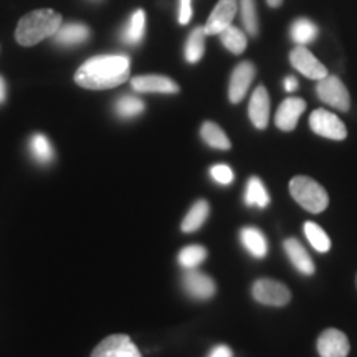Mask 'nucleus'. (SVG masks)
Here are the masks:
<instances>
[{"instance_id": "13", "label": "nucleus", "mask_w": 357, "mask_h": 357, "mask_svg": "<svg viewBox=\"0 0 357 357\" xmlns=\"http://www.w3.org/2000/svg\"><path fill=\"white\" fill-rule=\"evenodd\" d=\"M131 86L137 93H164V95L178 93V84L174 79L160 77V75H146V77L132 78Z\"/></svg>"}, {"instance_id": "21", "label": "nucleus", "mask_w": 357, "mask_h": 357, "mask_svg": "<svg viewBox=\"0 0 357 357\" xmlns=\"http://www.w3.org/2000/svg\"><path fill=\"white\" fill-rule=\"evenodd\" d=\"M200 136L205 141V144L215 147V149H230V139L227 137V134L223 132V129L218 126V124L207 121L202 124V129H200Z\"/></svg>"}, {"instance_id": "20", "label": "nucleus", "mask_w": 357, "mask_h": 357, "mask_svg": "<svg viewBox=\"0 0 357 357\" xmlns=\"http://www.w3.org/2000/svg\"><path fill=\"white\" fill-rule=\"evenodd\" d=\"M218 35H220V42L223 47L234 53V55H240V53H243L245 48H247V35H245L243 30L238 29V26H227V29Z\"/></svg>"}, {"instance_id": "24", "label": "nucleus", "mask_w": 357, "mask_h": 357, "mask_svg": "<svg viewBox=\"0 0 357 357\" xmlns=\"http://www.w3.org/2000/svg\"><path fill=\"white\" fill-rule=\"evenodd\" d=\"M289 33H291V38L294 43L303 45V47H305V45L311 43L312 40L318 37V26L307 19H298L293 22L291 29H289Z\"/></svg>"}, {"instance_id": "1", "label": "nucleus", "mask_w": 357, "mask_h": 357, "mask_svg": "<svg viewBox=\"0 0 357 357\" xmlns=\"http://www.w3.org/2000/svg\"><path fill=\"white\" fill-rule=\"evenodd\" d=\"M131 60L124 55L93 56L79 66L75 82L86 89H109L129 78Z\"/></svg>"}, {"instance_id": "33", "label": "nucleus", "mask_w": 357, "mask_h": 357, "mask_svg": "<svg viewBox=\"0 0 357 357\" xmlns=\"http://www.w3.org/2000/svg\"><path fill=\"white\" fill-rule=\"evenodd\" d=\"M211 357H234V352L229 346H217L215 349L212 351Z\"/></svg>"}, {"instance_id": "5", "label": "nucleus", "mask_w": 357, "mask_h": 357, "mask_svg": "<svg viewBox=\"0 0 357 357\" xmlns=\"http://www.w3.org/2000/svg\"><path fill=\"white\" fill-rule=\"evenodd\" d=\"M310 126L312 132L321 137L333 141H342L347 137V129L344 123L336 114L328 109H316L310 116Z\"/></svg>"}, {"instance_id": "18", "label": "nucleus", "mask_w": 357, "mask_h": 357, "mask_svg": "<svg viewBox=\"0 0 357 357\" xmlns=\"http://www.w3.org/2000/svg\"><path fill=\"white\" fill-rule=\"evenodd\" d=\"M88 38H89V29L86 25H82V24H68L65 26H60L58 32L55 33V42L58 45H65V47L83 43L86 42Z\"/></svg>"}, {"instance_id": "2", "label": "nucleus", "mask_w": 357, "mask_h": 357, "mask_svg": "<svg viewBox=\"0 0 357 357\" xmlns=\"http://www.w3.org/2000/svg\"><path fill=\"white\" fill-rule=\"evenodd\" d=\"M61 15L55 10H35L25 15L24 19L19 22L15 30L17 42L24 47H32L42 42V40L52 37L58 32L61 26Z\"/></svg>"}, {"instance_id": "3", "label": "nucleus", "mask_w": 357, "mask_h": 357, "mask_svg": "<svg viewBox=\"0 0 357 357\" xmlns=\"http://www.w3.org/2000/svg\"><path fill=\"white\" fill-rule=\"evenodd\" d=\"M289 194L305 211L311 213H321L328 208V192L314 178L307 176L293 177L289 182Z\"/></svg>"}, {"instance_id": "16", "label": "nucleus", "mask_w": 357, "mask_h": 357, "mask_svg": "<svg viewBox=\"0 0 357 357\" xmlns=\"http://www.w3.org/2000/svg\"><path fill=\"white\" fill-rule=\"evenodd\" d=\"M284 252L289 258V261L293 263L294 268L303 275H312L314 273V263H312L310 253L306 252V248L298 242L296 238H288L284 240Z\"/></svg>"}, {"instance_id": "6", "label": "nucleus", "mask_w": 357, "mask_h": 357, "mask_svg": "<svg viewBox=\"0 0 357 357\" xmlns=\"http://www.w3.org/2000/svg\"><path fill=\"white\" fill-rule=\"evenodd\" d=\"M253 298L266 306H284L291 300V293L283 283L275 280L261 278L255 281L252 288Z\"/></svg>"}, {"instance_id": "30", "label": "nucleus", "mask_w": 357, "mask_h": 357, "mask_svg": "<svg viewBox=\"0 0 357 357\" xmlns=\"http://www.w3.org/2000/svg\"><path fill=\"white\" fill-rule=\"evenodd\" d=\"M144 102L136 96H121L116 101V113L121 118H134L144 111Z\"/></svg>"}, {"instance_id": "12", "label": "nucleus", "mask_w": 357, "mask_h": 357, "mask_svg": "<svg viewBox=\"0 0 357 357\" xmlns=\"http://www.w3.org/2000/svg\"><path fill=\"white\" fill-rule=\"evenodd\" d=\"M306 109V102L301 98H287L280 105L278 111H276L275 116V123L276 128L281 129V131L289 132L296 128L298 119L300 116L305 113Z\"/></svg>"}, {"instance_id": "10", "label": "nucleus", "mask_w": 357, "mask_h": 357, "mask_svg": "<svg viewBox=\"0 0 357 357\" xmlns=\"http://www.w3.org/2000/svg\"><path fill=\"white\" fill-rule=\"evenodd\" d=\"M349 339L339 329H326L318 337V352L321 357H346L349 354Z\"/></svg>"}, {"instance_id": "35", "label": "nucleus", "mask_w": 357, "mask_h": 357, "mask_svg": "<svg viewBox=\"0 0 357 357\" xmlns=\"http://www.w3.org/2000/svg\"><path fill=\"white\" fill-rule=\"evenodd\" d=\"M6 95H7V89H6V82L3 78L0 77V102L6 101Z\"/></svg>"}, {"instance_id": "22", "label": "nucleus", "mask_w": 357, "mask_h": 357, "mask_svg": "<svg viewBox=\"0 0 357 357\" xmlns=\"http://www.w3.org/2000/svg\"><path fill=\"white\" fill-rule=\"evenodd\" d=\"M245 202L248 207H260L265 208L270 204V195H268L266 187L258 177H252L247 184V190H245Z\"/></svg>"}, {"instance_id": "19", "label": "nucleus", "mask_w": 357, "mask_h": 357, "mask_svg": "<svg viewBox=\"0 0 357 357\" xmlns=\"http://www.w3.org/2000/svg\"><path fill=\"white\" fill-rule=\"evenodd\" d=\"M208 213H211V207H208L207 200H197V202L192 205L184 220H182V231L192 234V231L199 230L204 225V222L207 220Z\"/></svg>"}, {"instance_id": "17", "label": "nucleus", "mask_w": 357, "mask_h": 357, "mask_svg": "<svg viewBox=\"0 0 357 357\" xmlns=\"http://www.w3.org/2000/svg\"><path fill=\"white\" fill-rule=\"evenodd\" d=\"M240 240H242L243 247L252 253L253 257L263 258L268 252V242L266 236L263 235V231L257 227H245L240 231Z\"/></svg>"}, {"instance_id": "36", "label": "nucleus", "mask_w": 357, "mask_h": 357, "mask_svg": "<svg viewBox=\"0 0 357 357\" xmlns=\"http://www.w3.org/2000/svg\"><path fill=\"white\" fill-rule=\"evenodd\" d=\"M266 2L270 7H280L283 3V0H266Z\"/></svg>"}, {"instance_id": "11", "label": "nucleus", "mask_w": 357, "mask_h": 357, "mask_svg": "<svg viewBox=\"0 0 357 357\" xmlns=\"http://www.w3.org/2000/svg\"><path fill=\"white\" fill-rule=\"evenodd\" d=\"M253 78H255V65L253 63L242 61V63L235 66L229 84V98L231 102H240L243 100Z\"/></svg>"}, {"instance_id": "26", "label": "nucleus", "mask_w": 357, "mask_h": 357, "mask_svg": "<svg viewBox=\"0 0 357 357\" xmlns=\"http://www.w3.org/2000/svg\"><path fill=\"white\" fill-rule=\"evenodd\" d=\"M305 235L307 242L311 243V247L319 253H328L331 250V240L326 231L321 229L318 223L314 222H306L305 223Z\"/></svg>"}, {"instance_id": "8", "label": "nucleus", "mask_w": 357, "mask_h": 357, "mask_svg": "<svg viewBox=\"0 0 357 357\" xmlns=\"http://www.w3.org/2000/svg\"><path fill=\"white\" fill-rule=\"evenodd\" d=\"M91 357H141V352L126 334H113L95 347Z\"/></svg>"}, {"instance_id": "32", "label": "nucleus", "mask_w": 357, "mask_h": 357, "mask_svg": "<svg viewBox=\"0 0 357 357\" xmlns=\"http://www.w3.org/2000/svg\"><path fill=\"white\" fill-rule=\"evenodd\" d=\"M192 19V0L178 2V24L187 25Z\"/></svg>"}, {"instance_id": "14", "label": "nucleus", "mask_w": 357, "mask_h": 357, "mask_svg": "<svg viewBox=\"0 0 357 357\" xmlns=\"http://www.w3.org/2000/svg\"><path fill=\"white\" fill-rule=\"evenodd\" d=\"M248 116L257 129H265L270 121V95L265 86H257L248 105Z\"/></svg>"}, {"instance_id": "27", "label": "nucleus", "mask_w": 357, "mask_h": 357, "mask_svg": "<svg viewBox=\"0 0 357 357\" xmlns=\"http://www.w3.org/2000/svg\"><path fill=\"white\" fill-rule=\"evenodd\" d=\"M240 12H242V22L245 26V32L252 37H257L258 29V12H257V2L255 0H240Z\"/></svg>"}, {"instance_id": "28", "label": "nucleus", "mask_w": 357, "mask_h": 357, "mask_svg": "<svg viewBox=\"0 0 357 357\" xmlns=\"http://www.w3.org/2000/svg\"><path fill=\"white\" fill-rule=\"evenodd\" d=\"M30 151H32L33 158L42 164L50 162L53 159V147L43 134H35L32 139H30Z\"/></svg>"}, {"instance_id": "25", "label": "nucleus", "mask_w": 357, "mask_h": 357, "mask_svg": "<svg viewBox=\"0 0 357 357\" xmlns=\"http://www.w3.org/2000/svg\"><path fill=\"white\" fill-rule=\"evenodd\" d=\"M205 52V30L204 26H197L192 30L189 40L185 43V60L189 63H197Z\"/></svg>"}, {"instance_id": "34", "label": "nucleus", "mask_w": 357, "mask_h": 357, "mask_svg": "<svg viewBox=\"0 0 357 357\" xmlns=\"http://www.w3.org/2000/svg\"><path fill=\"white\" fill-rule=\"evenodd\" d=\"M284 89H287L288 93H293L298 89V79L294 77H288L284 79Z\"/></svg>"}, {"instance_id": "23", "label": "nucleus", "mask_w": 357, "mask_h": 357, "mask_svg": "<svg viewBox=\"0 0 357 357\" xmlns=\"http://www.w3.org/2000/svg\"><path fill=\"white\" fill-rule=\"evenodd\" d=\"M146 33V12L144 10H136L132 13V17L129 19L126 29L123 32L124 42L129 45H137L144 38Z\"/></svg>"}, {"instance_id": "29", "label": "nucleus", "mask_w": 357, "mask_h": 357, "mask_svg": "<svg viewBox=\"0 0 357 357\" xmlns=\"http://www.w3.org/2000/svg\"><path fill=\"white\" fill-rule=\"evenodd\" d=\"M205 257H207V250L200 247V245H190V247L181 250V253H178V263L187 268V270H192V268L199 266L205 260Z\"/></svg>"}, {"instance_id": "37", "label": "nucleus", "mask_w": 357, "mask_h": 357, "mask_svg": "<svg viewBox=\"0 0 357 357\" xmlns=\"http://www.w3.org/2000/svg\"><path fill=\"white\" fill-rule=\"evenodd\" d=\"M356 284H357V276H356Z\"/></svg>"}, {"instance_id": "4", "label": "nucleus", "mask_w": 357, "mask_h": 357, "mask_svg": "<svg viewBox=\"0 0 357 357\" xmlns=\"http://www.w3.org/2000/svg\"><path fill=\"white\" fill-rule=\"evenodd\" d=\"M319 100L329 105L334 109L339 111H349L351 108V96L344 83L337 77L328 75V77L319 79L318 86H316Z\"/></svg>"}, {"instance_id": "9", "label": "nucleus", "mask_w": 357, "mask_h": 357, "mask_svg": "<svg viewBox=\"0 0 357 357\" xmlns=\"http://www.w3.org/2000/svg\"><path fill=\"white\" fill-rule=\"evenodd\" d=\"M236 10H238V2L236 0H218V3L213 8L207 24L204 25L205 35H218L227 26L231 25Z\"/></svg>"}, {"instance_id": "7", "label": "nucleus", "mask_w": 357, "mask_h": 357, "mask_svg": "<svg viewBox=\"0 0 357 357\" xmlns=\"http://www.w3.org/2000/svg\"><path fill=\"white\" fill-rule=\"evenodd\" d=\"M289 61H291L294 70L300 71V73L305 75L306 78L319 82V79L328 77L326 66L321 63L318 58L312 55L306 47H303V45H298V47L289 53Z\"/></svg>"}, {"instance_id": "31", "label": "nucleus", "mask_w": 357, "mask_h": 357, "mask_svg": "<svg viewBox=\"0 0 357 357\" xmlns=\"http://www.w3.org/2000/svg\"><path fill=\"white\" fill-rule=\"evenodd\" d=\"M211 174L218 184L222 185H229L231 184V181H234V171H231L229 166H225V164H217V166H213L211 169Z\"/></svg>"}, {"instance_id": "15", "label": "nucleus", "mask_w": 357, "mask_h": 357, "mask_svg": "<svg viewBox=\"0 0 357 357\" xmlns=\"http://www.w3.org/2000/svg\"><path fill=\"white\" fill-rule=\"evenodd\" d=\"M184 288L190 296L197 300H208L215 294V283L211 276L200 273V271H189L184 276Z\"/></svg>"}]
</instances>
